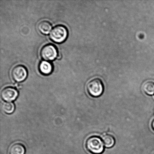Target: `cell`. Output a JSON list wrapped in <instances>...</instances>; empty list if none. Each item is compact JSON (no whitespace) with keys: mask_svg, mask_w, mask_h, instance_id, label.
<instances>
[{"mask_svg":"<svg viewBox=\"0 0 154 154\" xmlns=\"http://www.w3.org/2000/svg\"><path fill=\"white\" fill-rule=\"evenodd\" d=\"M39 69L41 73L45 75H48L52 73L53 67L50 63L47 61H42L39 65Z\"/></svg>","mask_w":154,"mask_h":154,"instance_id":"obj_9","label":"cell"},{"mask_svg":"<svg viewBox=\"0 0 154 154\" xmlns=\"http://www.w3.org/2000/svg\"><path fill=\"white\" fill-rule=\"evenodd\" d=\"M40 56L46 61H52L58 56V50L55 45L49 44L45 45L40 51Z\"/></svg>","mask_w":154,"mask_h":154,"instance_id":"obj_4","label":"cell"},{"mask_svg":"<svg viewBox=\"0 0 154 154\" xmlns=\"http://www.w3.org/2000/svg\"><path fill=\"white\" fill-rule=\"evenodd\" d=\"M11 74L12 79L15 81L20 82L26 78L28 76V71L25 66L19 65L13 68Z\"/></svg>","mask_w":154,"mask_h":154,"instance_id":"obj_5","label":"cell"},{"mask_svg":"<svg viewBox=\"0 0 154 154\" xmlns=\"http://www.w3.org/2000/svg\"><path fill=\"white\" fill-rule=\"evenodd\" d=\"M25 146L22 143H16L12 144L9 149V154H25Z\"/></svg>","mask_w":154,"mask_h":154,"instance_id":"obj_8","label":"cell"},{"mask_svg":"<svg viewBox=\"0 0 154 154\" xmlns=\"http://www.w3.org/2000/svg\"><path fill=\"white\" fill-rule=\"evenodd\" d=\"M52 26L49 21H40L37 25V28L39 32L42 34H48L52 29Z\"/></svg>","mask_w":154,"mask_h":154,"instance_id":"obj_7","label":"cell"},{"mask_svg":"<svg viewBox=\"0 0 154 154\" xmlns=\"http://www.w3.org/2000/svg\"><path fill=\"white\" fill-rule=\"evenodd\" d=\"M15 109V105L13 102H6L2 104V110L6 114H12L14 112Z\"/></svg>","mask_w":154,"mask_h":154,"instance_id":"obj_12","label":"cell"},{"mask_svg":"<svg viewBox=\"0 0 154 154\" xmlns=\"http://www.w3.org/2000/svg\"><path fill=\"white\" fill-rule=\"evenodd\" d=\"M19 95L18 91L15 88L8 87L5 88L1 92V97L3 100L11 102L15 100Z\"/></svg>","mask_w":154,"mask_h":154,"instance_id":"obj_6","label":"cell"},{"mask_svg":"<svg viewBox=\"0 0 154 154\" xmlns=\"http://www.w3.org/2000/svg\"><path fill=\"white\" fill-rule=\"evenodd\" d=\"M87 89L88 92L91 96L93 97H98L103 93V84L100 79H93L88 82Z\"/></svg>","mask_w":154,"mask_h":154,"instance_id":"obj_2","label":"cell"},{"mask_svg":"<svg viewBox=\"0 0 154 154\" xmlns=\"http://www.w3.org/2000/svg\"><path fill=\"white\" fill-rule=\"evenodd\" d=\"M68 32L64 26L58 25L54 27L50 33V38L55 43H63L67 39Z\"/></svg>","mask_w":154,"mask_h":154,"instance_id":"obj_3","label":"cell"},{"mask_svg":"<svg viewBox=\"0 0 154 154\" xmlns=\"http://www.w3.org/2000/svg\"><path fill=\"white\" fill-rule=\"evenodd\" d=\"M103 142L104 145L107 148H111L115 143V140L114 137L111 134H106L102 137Z\"/></svg>","mask_w":154,"mask_h":154,"instance_id":"obj_10","label":"cell"},{"mask_svg":"<svg viewBox=\"0 0 154 154\" xmlns=\"http://www.w3.org/2000/svg\"><path fill=\"white\" fill-rule=\"evenodd\" d=\"M152 128H153V129L154 130V120L153 121V122H152Z\"/></svg>","mask_w":154,"mask_h":154,"instance_id":"obj_13","label":"cell"},{"mask_svg":"<svg viewBox=\"0 0 154 154\" xmlns=\"http://www.w3.org/2000/svg\"><path fill=\"white\" fill-rule=\"evenodd\" d=\"M85 144L86 148L92 153L100 154L103 152V143L99 137H89L86 141Z\"/></svg>","mask_w":154,"mask_h":154,"instance_id":"obj_1","label":"cell"},{"mask_svg":"<svg viewBox=\"0 0 154 154\" xmlns=\"http://www.w3.org/2000/svg\"><path fill=\"white\" fill-rule=\"evenodd\" d=\"M143 89L146 94L152 95L154 94V83L153 82H146L143 84Z\"/></svg>","mask_w":154,"mask_h":154,"instance_id":"obj_11","label":"cell"}]
</instances>
